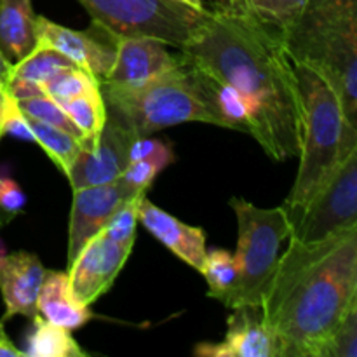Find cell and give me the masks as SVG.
<instances>
[{"label":"cell","mask_w":357,"mask_h":357,"mask_svg":"<svg viewBox=\"0 0 357 357\" xmlns=\"http://www.w3.org/2000/svg\"><path fill=\"white\" fill-rule=\"evenodd\" d=\"M181 52L243 96L251 115V136L272 160L298 157L302 96L279 31L220 2Z\"/></svg>","instance_id":"1"},{"label":"cell","mask_w":357,"mask_h":357,"mask_svg":"<svg viewBox=\"0 0 357 357\" xmlns=\"http://www.w3.org/2000/svg\"><path fill=\"white\" fill-rule=\"evenodd\" d=\"M288 241L261 295V319L282 357H317L357 300V227L319 243Z\"/></svg>","instance_id":"2"},{"label":"cell","mask_w":357,"mask_h":357,"mask_svg":"<svg viewBox=\"0 0 357 357\" xmlns=\"http://www.w3.org/2000/svg\"><path fill=\"white\" fill-rule=\"evenodd\" d=\"M107 110L138 138L185 122L227 128L213 98L211 77L183 52L174 68L135 86L100 84Z\"/></svg>","instance_id":"3"},{"label":"cell","mask_w":357,"mask_h":357,"mask_svg":"<svg viewBox=\"0 0 357 357\" xmlns=\"http://www.w3.org/2000/svg\"><path fill=\"white\" fill-rule=\"evenodd\" d=\"M281 38L293 65L316 72L357 128V0H307Z\"/></svg>","instance_id":"4"},{"label":"cell","mask_w":357,"mask_h":357,"mask_svg":"<svg viewBox=\"0 0 357 357\" xmlns=\"http://www.w3.org/2000/svg\"><path fill=\"white\" fill-rule=\"evenodd\" d=\"M295 73L302 96V143L296 180L282 204L291 223L357 146V128L335 91L307 66L295 65Z\"/></svg>","instance_id":"5"},{"label":"cell","mask_w":357,"mask_h":357,"mask_svg":"<svg viewBox=\"0 0 357 357\" xmlns=\"http://www.w3.org/2000/svg\"><path fill=\"white\" fill-rule=\"evenodd\" d=\"M229 204L239 227L234 255L239 278L222 303L229 309L257 307L278 264L281 244L289 239L291 222L282 206L264 209L239 197H232Z\"/></svg>","instance_id":"6"},{"label":"cell","mask_w":357,"mask_h":357,"mask_svg":"<svg viewBox=\"0 0 357 357\" xmlns=\"http://www.w3.org/2000/svg\"><path fill=\"white\" fill-rule=\"evenodd\" d=\"M94 23L119 37H153L178 51L204 24L209 9L197 10L180 0H79Z\"/></svg>","instance_id":"7"},{"label":"cell","mask_w":357,"mask_h":357,"mask_svg":"<svg viewBox=\"0 0 357 357\" xmlns=\"http://www.w3.org/2000/svg\"><path fill=\"white\" fill-rule=\"evenodd\" d=\"M357 227V146L291 223L289 239L319 243Z\"/></svg>","instance_id":"8"},{"label":"cell","mask_w":357,"mask_h":357,"mask_svg":"<svg viewBox=\"0 0 357 357\" xmlns=\"http://www.w3.org/2000/svg\"><path fill=\"white\" fill-rule=\"evenodd\" d=\"M119 38L94 21L86 30H72L44 16H35V42L61 52L100 84L114 66Z\"/></svg>","instance_id":"9"},{"label":"cell","mask_w":357,"mask_h":357,"mask_svg":"<svg viewBox=\"0 0 357 357\" xmlns=\"http://www.w3.org/2000/svg\"><path fill=\"white\" fill-rule=\"evenodd\" d=\"M132 246L135 243H115L108 239L103 230L84 244L75 260L66 268L70 284L80 302L93 305L112 288L128 261Z\"/></svg>","instance_id":"10"},{"label":"cell","mask_w":357,"mask_h":357,"mask_svg":"<svg viewBox=\"0 0 357 357\" xmlns=\"http://www.w3.org/2000/svg\"><path fill=\"white\" fill-rule=\"evenodd\" d=\"M135 139H138V136L107 110V122L98 145L91 150H80L66 174L73 190L119 180L129 164V152Z\"/></svg>","instance_id":"11"},{"label":"cell","mask_w":357,"mask_h":357,"mask_svg":"<svg viewBox=\"0 0 357 357\" xmlns=\"http://www.w3.org/2000/svg\"><path fill=\"white\" fill-rule=\"evenodd\" d=\"M139 194H146V190L131 187L122 178L73 190L68 225V265L75 260L84 244L105 229L114 213Z\"/></svg>","instance_id":"12"},{"label":"cell","mask_w":357,"mask_h":357,"mask_svg":"<svg viewBox=\"0 0 357 357\" xmlns=\"http://www.w3.org/2000/svg\"><path fill=\"white\" fill-rule=\"evenodd\" d=\"M225 338L220 344H199L194 349L201 357H282L281 342L265 326L260 305L232 309Z\"/></svg>","instance_id":"13"},{"label":"cell","mask_w":357,"mask_h":357,"mask_svg":"<svg viewBox=\"0 0 357 357\" xmlns=\"http://www.w3.org/2000/svg\"><path fill=\"white\" fill-rule=\"evenodd\" d=\"M166 42L153 37H121L114 66L101 84L135 86L153 79L183 61V52L169 51Z\"/></svg>","instance_id":"14"},{"label":"cell","mask_w":357,"mask_h":357,"mask_svg":"<svg viewBox=\"0 0 357 357\" xmlns=\"http://www.w3.org/2000/svg\"><path fill=\"white\" fill-rule=\"evenodd\" d=\"M45 272L37 255L28 251L6 255L0 264V293L6 303L2 323L14 316L28 319L37 316V298Z\"/></svg>","instance_id":"15"},{"label":"cell","mask_w":357,"mask_h":357,"mask_svg":"<svg viewBox=\"0 0 357 357\" xmlns=\"http://www.w3.org/2000/svg\"><path fill=\"white\" fill-rule=\"evenodd\" d=\"M138 222L181 261L190 265L197 272L201 271L208 253L206 232L201 227L187 225L176 216L169 215L149 201L146 195L138 204Z\"/></svg>","instance_id":"16"},{"label":"cell","mask_w":357,"mask_h":357,"mask_svg":"<svg viewBox=\"0 0 357 357\" xmlns=\"http://www.w3.org/2000/svg\"><path fill=\"white\" fill-rule=\"evenodd\" d=\"M37 312L49 323L73 331L94 317L89 305L73 293L66 271H47L37 298Z\"/></svg>","instance_id":"17"},{"label":"cell","mask_w":357,"mask_h":357,"mask_svg":"<svg viewBox=\"0 0 357 357\" xmlns=\"http://www.w3.org/2000/svg\"><path fill=\"white\" fill-rule=\"evenodd\" d=\"M35 13L31 0H0V51L16 63L35 47Z\"/></svg>","instance_id":"18"},{"label":"cell","mask_w":357,"mask_h":357,"mask_svg":"<svg viewBox=\"0 0 357 357\" xmlns=\"http://www.w3.org/2000/svg\"><path fill=\"white\" fill-rule=\"evenodd\" d=\"M59 105L82 136L84 149H94L107 122V105L101 94V87H93L79 96L61 101Z\"/></svg>","instance_id":"19"},{"label":"cell","mask_w":357,"mask_h":357,"mask_svg":"<svg viewBox=\"0 0 357 357\" xmlns=\"http://www.w3.org/2000/svg\"><path fill=\"white\" fill-rule=\"evenodd\" d=\"M24 357H87L73 340L68 330L49 323L37 314L31 317V328L26 335Z\"/></svg>","instance_id":"20"},{"label":"cell","mask_w":357,"mask_h":357,"mask_svg":"<svg viewBox=\"0 0 357 357\" xmlns=\"http://www.w3.org/2000/svg\"><path fill=\"white\" fill-rule=\"evenodd\" d=\"M28 122H30L35 143H38L44 149L49 159L66 176L70 173V169H72L77 155L84 149L82 138L77 135H72V132L65 131L61 128H56V126L35 121V119H28Z\"/></svg>","instance_id":"21"},{"label":"cell","mask_w":357,"mask_h":357,"mask_svg":"<svg viewBox=\"0 0 357 357\" xmlns=\"http://www.w3.org/2000/svg\"><path fill=\"white\" fill-rule=\"evenodd\" d=\"M75 66L66 56L47 45L35 44V47L10 65L9 79L28 80V82L42 84L61 70Z\"/></svg>","instance_id":"22"},{"label":"cell","mask_w":357,"mask_h":357,"mask_svg":"<svg viewBox=\"0 0 357 357\" xmlns=\"http://www.w3.org/2000/svg\"><path fill=\"white\" fill-rule=\"evenodd\" d=\"M202 275L208 282V296L222 302L236 286L239 271H237L236 258L227 250H211L206 253L204 264L201 267Z\"/></svg>","instance_id":"23"},{"label":"cell","mask_w":357,"mask_h":357,"mask_svg":"<svg viewBox=\"0 0 357 357\" xmlns=\"http://www.w3.org/2000/svg\"><path fill=\"white\" fill-rule=\"evenodd\" d=\"M211 86L213 98H215L216 107H218L220 114L225 121L227 129H236V131L251 135V115L243 96L232 86L215 79V77H211Z\"/></svg>","instance_id":"24"},{"label":"cell","mask_w":357,"mask_h":357,"mask_svg":"<svg viewBox=\"0 0 357 357\" xmlns=\"http://www.w3.org/2000/svg\"><path fill=\"white\" fill-rule=\"evenodd\" d=\"M98 86H100V82L94 77H91L89 73L80 70L79 66H70V68L61 70V72H58L51 79L40 84L45 96L54 100L56 103L79 96V94Z\"/></svg>","instance_id":"25"},{"label":"cell","mask_w":357,"mask_h":357,"mask_svg":"<svg viewBox=\"0 0 357 357\" xmlns=\"http://www.w3.org/2000/svg\"><path fill=\"white\" fill-rule=\"evenodd\" d=\"M317 357H357V300L328 335Z\"/></svg>","instance_id":"26"},{"label":"cell","mask_w":357,"mask_h":357,"mask_svg":"<svg viewBox=\"0 0 357 357\" xmlns=\"http://www.w3.org/2000/svg\"><path fill=\"white\" fill-rule=\"evenodd\" d=\"M250 3L258 20L281 35L298 20L307 0H250Z\"/></svg>","instance_id":"27"},{"label":"cell","mask_w":357,"mask_h":357,"mask_svg":"<svg viewBox=\"0 0 357 357\" xmlns=\"http://www.w3.org/2000/svg\"><path fill=\"white\" fill-rule=\"evenodd\" d=\"M17 105H20L21 112H23L28 119H35V121L56 126V128L65 129V131L72 132V135L80 136V132L77 131L73 122L70 121L68 115L65 114L61 105L56 103L54 100H51V98L45 96V94L33 98H24V100L17 101ZM80 138H82V136H80Z\"/></svg>","instance_id":"28"},{"label":"cell","mask_w":357,"mask_h":357,"mask_svg":"<svg viewBox=\"0 0 357 357\" xmlns=\"http://www.w3.org/2000/svg\"><path fill=\"white\" fill-rule=\"evenodd\" d=\"M146 194H139L129 199L114 213L105 225L103 234L115 243H135L136 225H138V204Z\"/></svg>","instance_id":"29"},{"label":"cell","mask_w":357,"mask_h":357,"mask_svg":"<svg viewBox=\"0 0 357 357\" xmlns=\"http://www.w3.org/2000/svg\"><path fill=\"white\" fill-rule=\"evenodd\" d=\"M139 159H150L153 162H159L166 169L174 160V153L171 146L166 142H162V139H153L145 136V138L135 139L131 152H129V162Z\"/></svg>","instance_id":"30"},{"label":"cell","mask_w":357,"mask_h":357,"mask_svg":"<svg viewBox=\"0 0 357 357\" xmlns=\"http://www.w3.org/2000/svg\"><path fill=\"white\" fill-rule=\"evenodd\" d=\"M164 167L159 162H153L150 159H139V160H131L128 164V167L124 169V173L121 174L122 180L126 181L131 187L138 188V190H146L152 187L153 180H155L157 174L162 171Z\"/></svg>","instance_id":"31"},{"label":"cell","mask_w":357,"mask_h":357,"mask_svg":"<svg viewBox=\"0 0 357 357\" xmlns=\"http://www.w3.org/2000/svg\"><path fill=\"white\" fill-rule=\"evenodd\" d=\"M24 204H26V195L20 185L0 174V213L14 220L23 211Z\"/></svg>","instance_id":"32"},{"label":"cell","mask_w":357,"mask_h":357,"mask_svg":"<svg viewBox=\"0 0 357 357\" xmlns=\"http://www.w3.org/2000/svg\"><path fill=\"white\" fill-rule=\"evenodd\" d=\"M3 135H10L17 139H24V142H33V132H31L30 122H28L26 115L21 112L20 105L14 98H10L9 107L6 112V121H3Z\"/></svg>","instance_id":"33"},{"label":"cell","mask_w":357,"mask_h":357,"mask_svg":"<svg viewBox=\"0 0 357 357\" xmlns=\"http://www.w3.org/2000/svg\"><path fill=\"white\" fill-rule=\"evenodd\" d=\"M0 357H24L23 351H20L6 335L2 321H0Z\"/></svg>","instance_id":"34"},{"label":"cell","mask_w":357,"mask_h":357,"mask_svg":"<svg viewBox=\"0 0 357 357\" xmlns=\"http://www.w3.org/2000/svg\"><path fill=\"white\" fill-rule=\"evenodd\" d=\"M225 3L230 10H234V13L243 14V16H248V17H257L250 0H225Z\"/></svg>","instance_id":"35"},{"label":"cell","mask_w":357,"mask_h":357,"mask_svg":"<svg viewBox=\"0 0 357 357\" xmlns=\"http://www.w3.org/2000/svg\"><path fill=\"white\" fill-rule=\"evenodd\" d=\"M180 2L187 3V6L194 7V9H197V10H204V9H208V7L204 6V0H180Z\"/></svg>","instance_id":"36"},{"label":"cell","mask_w":357,"mask_h":357,"mask_svg":"<svg viewBox=\"0 0 357 357\" xmlns=\"http://www.w3.org/2000/svg\"><path fill=\"white\" fill-rule=\"evenodd\" d=\"M10 222H13V220H10L9 216H6L3 213H0V229H2V227H6L7 223H10Z\"/></svg>","instance_id":"37"},{"label":"cell","mask_w":357,"mask_h":357,"mask_svg":"<svg viewBox=\"0 0 357 357\" xmlns=\"http://www.w3.org/2000/svg\"><path fill=\"white\" fill-rule=\"evenodd\" d=\"M6 255H7L6 246H3L2 239H0V264H2V260H3V258H6Z\"/></svg>","instance_id":"38"}]
</instances>
